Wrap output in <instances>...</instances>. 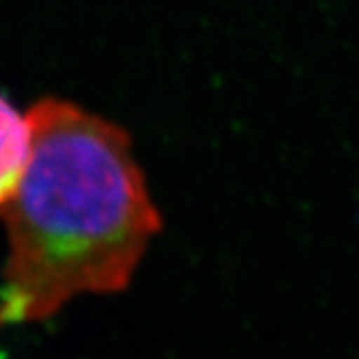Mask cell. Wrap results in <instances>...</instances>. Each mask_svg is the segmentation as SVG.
I'll return each mask as SVG.
<instances>
[{
  "mask_svg": "<svg viewBox=\"0 0 359 359\" xmlns=\"http://www.w3.org/2000/svg\"><path fill=\"white\" fill-rule=\"evenodd\" d=\"M32 150L28 118L0 96V205L20 186Z\"/></svg>",
  "mask_w": 359,
  "mask_h": 359,
  "instance_id": "obj_2",
  "label": "cell"
},
{
  "mask_svg": "<svg viewBox=\"0 0 359 359\" xmlns=\"http://www.w3.org/2000/svg\"><path fill=\"white\" fill-rule=\"evenodd\" d=\"M26 118L30 160L0 205L8 231L0 327L46 320L76 295L126 290L162 230L126 130L58 98Z\"/></svg>",
  "mask_w": 359,
  "mask_h": 359,
  "instance_id": "obj_1",
  "label": "cell"
}]
</instances>
